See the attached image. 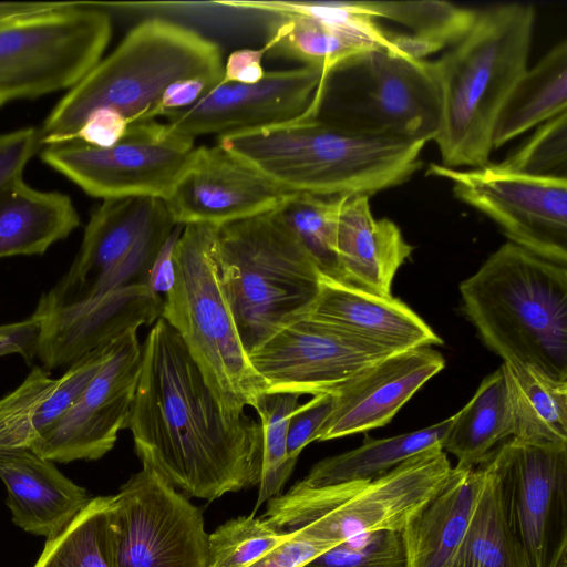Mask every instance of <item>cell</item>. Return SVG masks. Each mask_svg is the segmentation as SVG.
<instances>
[{
	"instance_id": "obj_32",
	"label": "cell",
	"mask_w": 567,
	"mask_h": 567,
	"mask_svg": "<svg viewBox=\"0 0 567 567\" xmlns=\"http://www.w3.org/2000/svg\"><path fill=\"white\" fill-rule=\"evenodd\" d=\"M451 421L391 437H367L360 446L318 462L301 482L315 487L370 482L416 454L442 447Z\"/></svg>"
},
{
	"instance_id": "obj_33",
	"label": "cell",
	"mask_w": 567,
	"mask_h": 567,
	"mask_svg": "<svg viewBox=\"0 0 567 567\" xmlns=\"http://www.w3.org/2000/svg\"><path fill=\"white\" fill-rule=\"evenodd\" d=\"M471 517L456 567H527L513 535L499 478L491 462Z\"/></svg>"
},
{
	"instance_id": "obj_12",
	"label": "cell",
	"mask_w": 567,
	"mask_h": 567,
	"mask_svg": "<svg viewBox=\"0 0 567 567\" xmlns=\"http://www.w3.org/2000/svg\"><path fill=\"white\" fill-rule=\"evenodd\" d=\"M110 522L116 567H207L202 511L147 466L113 495Z\"/></svg>"
},
{
	"instance_id": "obj_37",
	"label": "cell",
	"mask_w": 567,
	"mask_h": 567,
	"mask_svg": "<svg viewBox=\"0 0 567 567\" xmlns=\"http://www.w3.org/2000/svg\"><path fill=\"white\" fill-rule=\"evenodd\" d=\"M341 197L296 193L278 209L315 260L321 275L339 281L334 238Z\"/></svg>"
},
{
	"instance_id": "obj_47",
	"label": "cell",
	"mask_w": 567,
	"mask_h": 567,
	"mask_svg": "<svg viewBox=\"0 0 567 567\" xmlns=\"http://www.w3.org/2000/svg\"><path fill=\"white\" fill-rule=\"evenodd\" d=\"M268 53L265 44L260 49H239L231 52L224 64L223 83L254 84L266 74L262 58Z\"/></svg>"
},
{
	"instance_id": "obj_3",
	"label": "cell",
	"mask_w": 567,
	"mask_h": 567,
	"mask_svg": "<svg viewBox=\"0 0 567 567\" xmlns=\"http://www.w3.org/2000/svg\"><path fill=\"white\" fill-rule=\"evenodd\" d=\"M278 185L323 196H372L420 169L423 141L362 136L317 118L218 137Z\"/></svg>"
},
{
	"instance_id": "obj_29",
	"label": "cell",
	"mask_w": 567,
	"mask_h": 567,
	"mask_svg": "<svg viewBox=\"0 0 567 567\" xmlns=\"http://www.w3.org/2000/svg\"><path fill=\"white\" fill-rule=\"evenodd\" d=\"M501 368L513 437L536 445L567 446V380L516 361H504Z\"/></svg>"
},
{
	"instance_id": "obj_34",
	"label": "cell",
	"mask_w": 567,
	"mask_h": 567,
	"mask_svg": "<svg viewBox=\"0 0 567 567\" xmlns=\"http://www.w3.org/2000/svg\"><path fill=\"white\" fill-rule=\"evenodd\" d=\"M112 504L113 495L91 497L68 526L47 539L33 567H116Z\"/></svg>"
},
{
	"instance_id": "obj_7",
	"label": "cell",
	"mask_w": 567,
	"mask_h": 567,
	"mask_svg": "<svg viewBox=\"0 0 567 567\" xmlns=\"http://www.w3.org/2000/svg\"><path fill=\"white\" fill-rule=\"evenodd\" d=\"M161 318L181 337L225 413H244L266 392L221 285L217 227H183L175 247V281L165 295Z\"/></svg>"
},
{
	"instance_id": "obj_26",
	"label": "cell",
	"mask_w": 567,
	"mask_h": 567,
	"mask_svg": "<svg viewBox=\"0 0 567 567\" xmlns=\"http://www.w3.org/2000/svg\"><path fill=\"white\" fill-rule=\"evenodd\" d=\"M113 343L84 357L58 379L34 367L20 385L0 398V450L31 449L97 373Z\"/></svg>"
},
{
	"instance_id": "obj_30",
	"label": "cell",
	"mask_w": 567,
	"mask_h": 567,
	"mask_svg": "<svg viewBox=\"0 0 567 567\" xmlns=\"http://www.w3.org/2000/svg\"><path fill=\"white\" fill-rule=\"evenodd\" d=\"M567 112V41L527 69L505 101L493 130V150Z\"/></svg>"
},
{
	"instance_id": "obj_5",
	"label": "cell",
	"mask_w": 567,
	"mask_h": 567,
	"mask_svg": "<svg viewBox=\"0 0 567 567\" xmlns=\"http://www.w3.org/2000/svg\"><path fill=\"white\" fill-rule=\"evenodd\" d=\"M223 75L215 42L166 19H145L56 103L39 127L41 145L72 141L97 109L115 110L128 125L145 122L171 84Z\"/></svg>"
},
{
	"instance_id": "obj_11",
	"label": "cell",
	"mask_w": 567,
	"mask_h": 567,
	"mask_svg": "<svg viewBox=\"0 0 567 567\" xmlns=\"http://www.w3.org/2000/svg\"><path fill=\"white\" fill-rule=\"evenodd\" d=\"M194 141L154 120L130 124L111 147L72 140L43 146L40 157L92 197L165 200L194 157Z\"/></svg>"
},
{
	"instance_id": "obj_17",
	"label": "cell",
	"mask_w": 567,
	"mask_h": 567,
	"mask_svg": "<svg viewBox=\"0 0 567 567\" xmlns=\"http://www.w3.org/2000/svg\"><path fill=\"white\" fill-rule=\"evenodd\" d=\"M138 330L117 339L73 404L31 447L53 463L95 461L126 429L141 371Z\"/></svg>"
},
{
	"instance_id": "obj_40",
	"label": "cell",
	"mask_w": 567,
	"mask_h": 567,
	"mask_svg": "<svg viewBox=\"0 0 567 567\" xmlns=\"http://www.w3.org/2000/svg\"><path fill=\"white\" fill-rule=\"evenodd\" d=\"M302 567H408L400 530H377L340 542Z\"/></svg>"
},
{
	"instance_id": "obj_18",
	"label": "cell",
	"mask_w": 567,
	"mask_h": 567,
	"mask_svg": "<svg viewBox=\"0 0 567 567\" xmlns=\"http://www.w3.org/2000/svg\"><path fill=\"white\" fill-rule=\"evenodd\" d=\"M295 194L217 143L196 146L164 202L175 224L218 228L277 210Z\"/></svg>"
},
{
	"instance_id": "obj_4",
	"label": "cell",
	"mask_w": 567,
	"mask_h": 567,
	"mask_svg": "<svg viewBox=\"0 0 567 567\" xmlns=\"http://www.w3.org/2000/svg\"><path fill=\"white\" fill-rule=\"evenodd\" d=\"M463 310L504 361L567 380V266L511 241L460 285Z\"/></svg>"
},
{
	"instance_id": "obj_10",
	"label": "cell",
	"mask_w": 567,
	"mask_h": 567,
	"mask_svg": "<svg viewBox=\"0 0 567 567\" xmlns=\"http://www.w3.org/2000/svg\"><path fill=\"white\" fill-rule=\"evenodd\" d=\"M175 221L163 199H105L92 213L65 275L39 303L58 306L147 285L150 270Z\"/></svg>"
},
{
	"instance_id": "obj_15",
	"label": "cell",
	"mask_w": 567,
	"mask_h": 567,
	"mask_svg": "<svg viewBox=\"0 0 567 567\" xmlns=\"http://www.w3.org/2000/svg\"><path fill=\"white\" fill-rule=\"evenodd\" d=\"M396 353L307 315L248 354L266 392L334 394Z\"/></svg>"
},
{
	"instance_id": "obj_45",
	"label": "cell",
	"mask_w": 567,
	"mask_h": 567,
	"mask_svg": "<svg viewBox=\"0 0 567 567\" xmlns=\"http://www.w3.org/2000/svg\"><path fill=\"white\" fill-rule=\"evenodd\" d=\"M126 118L112 109H97L91 112L73 140L96 147H111L126 133Z\"/></svg>"
},
{
	"instance_id": "obj_42",
	"label": "cell",
	"mask_w": 567,
	"mask_h": 567,
	"mask_svg": "<svg viewBox=\"0 0 567 567\" xmlns=\"http://www.w3.org/2000/svg\"><path fill=\"white\" fill-rule=\"evenodd\" d=\"M41 148L38 127L0 133V194L22 178L24 167Z\"/></svg>"
},
{
	"instance_id": "obj_36",
	"label": "cell",
	"mask_w": 567,
	"mask_h": 567,
	"mask_svg": "<svg viewBox=\"0 0 567 567\" xmlns=\"http://www.w3.org/2000/svg\"><path fill=\"white\" fill-rule=\"evenodd\" d=\"M300 396L289 392H262L251 405L262 430V468L252 514L264 502L279 494L295 468L297 461L290 458L287 451V432Z\"/></svg>"
},
{
	"instance_id": "obj_14",
	"label": "cell",
	"mask_w": 567,
	"mask_h": 567,
	"mask_svg": "<svg viewBox=\"0 0 567 567\" xmlns=\"http://www.w3.org/2000/svg\"><path fill=\"white\" fill-rule=\"evenodd\" d=\"M487 460L499 478L507 519L527 567H550L567 540V446L511 437Z\"/></svg>"
},
{
	"instance_id": "obj_19",
	"label": "cell",
	"mask_w": 567,
	"mask_h": 567,
	"mask_svg": "<svg viewBox=\"0 0 567 567\" xmlns=\"http://www.w3.org/2000/svg\"><path fill=\"white\" fill-rule=\"evenodd\" d=\"M452 466L433 447L370 481L360 492L307 522L298 533L338 544L377 530H400L444 485Z\"/></svg>"
},
{
	"instance_id": "obj_48",
	"label": "cell",
	"mask_w": 567,
	"mask_h": 567,
	"mask_svg": "<svg viewBox=\"0 0 567 567\" xmlns=\"http://www.w3.org/2000/svg\"><path fill=\"white\" fill-rule=\"evenodd\" d=\"M183 225H176L161 248L147 278L148 288L162 296L166 295L175 281V247L182 234Z\"/></svg>"
},
{
	"instance_id": "obj_46",
	"label": "cell",
	"mask_w": 567,
	"mask_h": 567,
	"mask_svg": "<svg viewBox=\"0 0 567 567\" xmlns=\"http://www.w3.org/2000/svg\"><path fill=\"white\" fill-rule=\"evenodd\" d=\"M40 321L32 313L22 321L0 326V358L8 354H20L27 363H31L38 354Z\"/></svg>"
},
{
	"instance_id": "obj_38",
	"label": "cell",
	"mask_w": 567,
	"mask_h": 567,
	"mask_svg": "<svg viewBox=\"0 0 567 567\" xmlns=\"http://www.w3.org/2000/svg\"><path fill=\"white\" fill-rule=\"evenodd\" d=\"M286 534L264 516L257 518L251 514L230 519L209 534L207 567H245Z\"/></svg>"
},
{
	"instance_id": "obj_2",
	"label": "cell",
	"mask_w": 567,
	"mask_h": 567,
	"mask_svg": "<svg viewBox=\"0 0 567 567\" xmlns=\"http://www.w3.org/2000/svg\"><path fill=\"white\" fill-rule=\"evenodd\" d=\"M536 11L504 3L478 11L464 37L430 61L441 103L434 137L442 165L489 164L497 116L528 69Z\"/></svg>"
},
{
	"instance_id": "obj_41",
	"label": "cell",
	"mask_w": 567,
	"mask_h": 567,
	"mask_svg": "<svg viewBox=\"0 0 567 567\" xmlns=\"http://www.w3.org/2000/svg\"><path fill=\"white\" fill-rule=\"evenodd\" d=\"M333 394H317L292 412L288 423L287 451L290 458L298 461L301 451L317 441L319 432L331 413Z\"/></svg>"
},
{
	"instance_id": "obj_44",
	"label": "cell",
	"mask_w": 567,
	"mask_h": 567,
	"mask_svg": "<svg viewBox=\"0 0 567 567\" xmlns=\"http://www.w3.org/2000/svg\"><path fill=\"white\" fill-rule=\"evenodd\" d=\"M220 82L217 79L199 76L171 84L145 121H154L158 116L192 107Z\"/></svg>"
},
{
	"instance_id": "obj_31",
	"label": "cell",
	"mask_w": 567,
	"mask_h": 567,
	"mask_svg": "<svg viewBox=\"0 0 567 567\" xmlns=\"http://www.w3.org/2000/svg\"><path fill=\"white\" fill-rule=\"evenodd\" d=\"M513 437V422L502 368L483 379L472 399L454 415L442 442L452 453L455 467L482 465L506 440Z\"/></svg>"
},
{
	"instance_id": "obj_23",
	"label": "cell",
	"mask_w": 567,
	"mask_h": 567,
	"mask_svg": "<svg viewBox=\"0 0 567 567\" xmlns=\"http://www.w3.org/2000/svg\"><path fill=\"white\" fill-rule=\"evenodd\" d=\"M309 315L392 352L443 344L432 328L402 300L324 276H321Z\"/></svg>"
},
{
	"instance_id": "obj_1",
	"label": "cell",
	"mask_w": 567,
	"mask_h": 567,
	"mask_svg": "<svg viewBox=\"0 0 567 567\" xmlns=\"http://www.w3.org/2000/svg\"><path fill=\"white\" fill-rule=\"evenodd\" d=\"M126 429L142 465L192 497L214 501L259 484L260 422L220 409L183 340L162 318L142 344Z\"/></svg>"
},
{
	"instance_id": "obj_43",
	"label": "cell",
	"mask_w": 567,
	"mask_h": 567,
	"mask_svg": "<svg viewBox=\"0 0 567 567\" xmlns=\"http://www.w3.org/2000/svg\"><path fill=\"white\" fill-rule=\"evenodd\" d=\"M334 545L309 538L298 532L287 533L277 545L245 567H302Z\"/></svg>"
},
{
	"instance_id": "obj_39",
	"label": "cell",
	"mask_w": 567,
	"mask_h": 567,
	"mask_svg": "<svg viewBox=\"0 0 567 567\" xmlns=\"http://www.w3.org/2000/svg\"><path fill=\"white\" fill-rule=\"evenodd\" d=\"M535 128L498 166L534 176L567 178V112Z\"/></svg>"
},
{
	"instance_id": "obj_16",
	"label": "cell",
	"mask_w": 567,
	"mask_h": 567,
	"mask_svg": "<svg viewBox=\"0 0 567 567\" xmlns=\"http://www.w3.org/2000/svg\"><path fill=\"white\" fill-rule=\"evenodd\" d=\"M327 75L320 69L301 65L267 71L254 84L220 82L192 107L163 117L171 128L193 140L316 118L319 89Z\"/></svg>"
},
{
	"instance_id": "obj_24",
	"label": "cell",
	"mask_w": 567,
	"mask_h": 567,
	"mask_svg": "<svg viewBox=\"0 0 567 567\" xmlns=\"http://www.w3.org/2000/svg\"><path fill=\"white\" fill-rule=\"evenodd\" d=\"M369 199L363 195L340 198L334 238L340 281L389 297L395 274L414 247L394 221L373 216Z\"/></svg>"
},
{
	"instance_id": "obj_9",
	"label": "cell",
	"mask_w": 567,
	"mask_h": 567,
	"mask_svg": "<svg viewBox=\"0 0 567 567\" xmlns=\"http://www.w3.org/2000/svg\"><path fill=\"white\" fill-rule=\"evenodd\" d=\"M112 37L99 3L51 1L0 17V107L70 90L102 59Z\"/></svg>"
},
{
	"instance_id": "obj_49",
	"label": "cell",
	"mask_w": 567,
	"mask_h": 567,
	"mask_svg": "<svg viewBox=\"0 0 567 567\" xmlns=\"http://www.w3.org/2000/svg\"><path fill=\"white\" fill-rule=\"evenodd\" d=\"M51 1H0V17L45 8Z\"/></svg>"
},
{
	"instance_id": "obj_28",
	"label": "cell",
	"mask_w": 567,
	"mask_h": 567,
	"mask_svg": "<svg viewBox=\"0 0 567 567\" xmlns=\"http://www.w3.org/2000/svg\"><path fill=\"white\" fill-rule=\"evenodd\" d=\"M80 224L68 195L35 189L20 178L0 194V258L42 255Z\"/></svg>"
},
{
	"instance_id": "obj_27",
	"label": "cell",
	"mask_w": 567,
	"mask_h": 567,
	"mask_svg": "<svg viewBox=\"0 0 567 567\" xmlns=\"http://www.w3.org/2000/svg\"><path fill=\"white\" fill-rule=\"evenodd\" d=\"M485 478L484 464L452 467L444 485L402 529L408 567H456Z\"/></svg>"
},
{
	"instance_id": "obj_20",
	"label": "cell",
	"mask_w": 567,
	"mask_h": 567,
	"mask_svg": "<svg viewBox=\"0 0 567 567\" xmlns=\"http://www.w3.org/2000/svg\"><path fill=\"white\" fill-rule=\"evenodd\" d=\"M164 298L147 285H134L74 302L44 306L33 315L40 321L37 358L47 371L70 368L90 353L110 346L162 316Z\"/></svg>"
},
{
	"instance_id": "obj_22",
	"label": "cell",
	"mask_w": 567,
	"mask_h": 567,
	"mask_svg": "<svg viewBox=\"0 0 567 567\" xmlns=\"http://www.w3.org/2000/svg\"><path fill=\"white\" fill-rule=\"evenodd\" d=\"M444 367L443 355L431 347L409 349L384 358L333 394L331 413L317 441L385 425Z\"/></svg>"
},
{
	"instance_id": "obj_25",
	"label": "cell",
	"mask_w": 567,
	"mask_h": 567,
	"mask_svg": "<svg viewBox=\"0 0 567 567\" xmlns=\"http://www.w3.org/2000/svg\"><path fill=\"white\" fill-rule=\"evenodd\" d=\"M0 478L12 522L47 539L68 526L91 499L83 487L30 447L0 450Z\"/></svg>"
},
{
	"instance_id": "obj_13",
	"label": "cell",
	"mask_w": 567,
	"mask_h": 567,
	"mask_svg": "<svg viewBox=\"0 0 567 567\" xmlns=\"http://www.w3.org/2000/svg\"><path fill=\"white\" fill-rule=\"evenodd\" d=\"M427 174L450 181L454 196L496 223L511 243L567 266V178L491 163L464 169L431 164Z\"/></svg>"
},
{
	"instance_id": "obj_8",
	"label": "cell",
	"mask_w": 567,
	"mask_h": 567,
	"mask_svg": "<svg viewBox=\"0 0 567 567\" xmlns=\"http://www.w3.org/2000/svg\"><path fill=\"white\" fill-rule=\"evenodd\" d=\"M316 118L362 136L433 141L441 103L430 61L383 48L347 60L324 79Z\"/></svg>"
},
{
	"instance_id": "obj_35",
	"label": "cell",
	"mask_w": 567,
	"mask_h": 567,
	"mask_svg": "<svg viewBox=\"0 0 567 567\" xmlns=\"http://www.w3.org/2000/svg\"><path fill=\"white\" fill-rule=\"evenodd\" d=\"M375 20L388 19L436 52L461 40L472 27L476 10L446 1H361Z\"/></svg>"
},
{
	"instance_id": "obj_6",
	"label": "cell",
	"mask_w": 567,
	"mask_h": 567,
	"mask_svg": "<svg viewBox=\"0 0 567 567\" xmlns=\"http://www.w3.org/2000/svg\"><path fill=\"white\" fill-rule=\"evenodd\" d=\"M217 255L247 354L310 313L322 275L278 209L218 227Z\"/></svg>"
},
{
	"instance_id": "obj_21",
	"label": "cell",
	"mask_w": 567,
	"mask_h": 567,
	"mask_svg": "<svg viewBox=\"0 0 567 567\" xmlns=\"http://www.w3.org/2000/svg\"><path fill=\"white\" fill-rule=\"evenodd\" d=\"M292 10L272 22L268 53L329 74L360 53L389 47L386 30L353 1H297Z\"/></svg>"
},
{
	"instance_id": "obj_50",
	"label": "cell",
	"mask_w": 567,
	"mask_h": 567,
	"mask_svg": "<svg viewBox=\"0 0 567 567\" xmlns=\"http://www.w3.org/2000/svg\"><path fill=\"white\" fill-rule=\"evenodd\" d=\"M550 567H567V540L557 549Z\"/></svg>"
}]
</instances>
